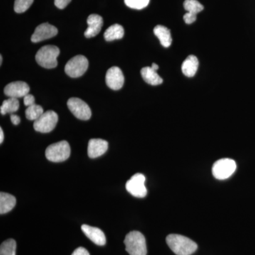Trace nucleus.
I'll return each instance as SVG.
<instances>
[{"label":"nucleus","mask_w":255,"mask_h":255,"mask_svg":"<svg viewBox=\"0 0 255 255\" xmlns=\"http://www.w3.org/2000/svg\"><path fill=\"white\" fill-rule=\"evenodd\" d=\"M169 248L177 255H191L197 250V244L191 239L177 234H170L166 238Z\"/></svg>","instance_id":"nucleus-1"},{"label":"nucleus","mask_w":255,"mask_h":255,"mask_svg":"<svg viewBox=\"0 0 255 255\" xmlns=\"http://www.w3.org/2000/svg\"><path fill=\"white\" fill-rule=\"evenodd\" d=\"M126 251L130 255H147L145 238L138 231L128 233L124 240Z\"/></svg>","instance_id":"nucleus-2"},{"label":"nucleus","mask_w":255,"mask_h":255,"mask_svg":"<svg viewBox=\"0 0 255 255\" xmlns=\"http://www.w3.org/2000/svg\"><path fill=\"white\" fill-rule=\"evenodd\" d=\"M60 53L59 48L53 45L42 47L36 55L37 63L46 69L56 68L58 65L57 58L59 56Z\"/></svg>","instance_id":"nucleus-3"},{"label":"nucleus","mask_w":255,"mask_h":255,"mask_svg":"<svg viewBox=\"0 0 255 255\" xmlns=\"http://www.w3.org/2000/svg\"><path fill=\"white\" fill-rule=\"evenodd\" d=\"M70 146L65 140L55 142L48 146L46 150V157L53 162H61L66 160L70 155Z\"/></svg>","instance_id":"nucleus-4"},{"label":"nucleus","mask_w":255,"mask_h":255,"mask_svg":"<svg viewBox=\"0 0 255 255\" xmlns=\"http://www.w3.org/2000/svg\"><path fill=\"white\" fill-rule=\"evenodd\" d=\"M237 165L232 159L223 158L216 161L212 167V173L216 179L224 180L233 175Z\"/></svg>","instance_id":"nucleus-5"},{"label":"nucleus","mask_w":255,"mask_h":255,"mask_svg":"<svg viewBox=\"0 0 255 255\" xmlns=\"http://www.w3.org/2000/svg\"><path fill=\"white\" fill-rule=\"evenodd\" d=\"M89 62L86 57L79 55L71 58L65 67V72L70 78L82 76L88 69Z\"/></svg>","instance_id":"nucleus-6"},{"label":"nucleus","mask_w":255,"mask_h":255,"mask_svg":"<svg viewBox=\"0 0 255 255\" xmlns=\"http://www.w3.org/2000/svg\"><path fill=\"white\" fill-rule=\"evenodd\" d=\"M58 122V114L53 111H47L39 119L35 121L33 128L37 132L47 133L55 128Z\"/></svg>","instance_id":"nucleus-7"},{"label":"nucleus","mask_w":255,"mask_h":255,"mask_svg":"<svg viewBox=\"0 0 255 255\" xmlns=\"http://www.w3.org/2000/svg\"><path fill=\"white\" fill-rule=\"evenodd\" d=\"M145 177L142 174H134L126 184V189L132 196L137 198H144L147 195Z\"/></svg>","instance_id":"nucleus-8"},{"label":"nucleus","mask_w":255,"mask_h":255,"mask_svg":"<svg viewBox=\"0 0 255 255\" xmlns=\"http://www.w3.org/2000/svg\"><path fill=\"white\" fill-rule=\"evenodd\" d=\"M68 109L76 118L80 120H89L92 117V111L90 107L83 100L79 98H70L68 101Z\"/></svg>","instance_id":"nucleus-9"},{"label":"nucleus","mask_w":255,"mask_h":255,"mask_svg":"<svg viewBox=\"0 0 255 255\" xmlns=\"http://www.w3.org/2000/svg\"><path fill=\"white\" fill-rule=\"evenodd\" d=\"M58 28L55 26L48 23H43L37 26L31 40L33 43H38L53 38L58 34Z\"/></svg>","instance_id":"nucleus-10"},{"label":"nucleus","mask_w":255,"mask_h":255,"mask_svg":"<svg viewBox=\"0 0 255 255\" xmlns=\"http://www.w3.org/2000/svg\"><path fill=\"white\" fill-rule=\"evenodd\" d=\"M106 83L113 90H119L123 87L124 74L119 67H112L109 69L106 75Z\"/></svg>","instance_id":"nucleus-11"},{"label":"nucleus","mask_w":255,"mask_h":255,"mask_svg":"<svg viewBox=\"0 0 255 255\" xmlns=\"http://www.w3.org/2000/svg\"><path fill=\"white\" fill-rule=\"evenodd\" d=\"M30 87L26 82L17 81L8 84L5 87L4 92L5 95L9 98H21L24 97L29 93Z\"/></svg>","instance_id":"nucleus-12"},{"label":"nucleus","mask_w":255,"mask_h":255,"mask_svg":"<svg viewBox=\"0 0 255 255\" xmlns=\"http://www.w3.org/2000/svg\"><path fill=\"white\" fill-rule=\"evenodd\" d=\"M109 143L107 140L102 139L94 138L89 141L88 152L90 158H97L105 153L108 150Z\"/></svg>","instance_id":"nucleus-13"},{"label":"nucleus","mask_w":255,"mask_h":255,"mask_svg":"<svg viewBox=\"0 0 255 255\" xmlns=\"http://www.w3.org/2000/svg\"><path fill=\"white\" fill-rule=\"evenodd\" d=\"M82 232L85 233L89 239L97 246H103L106 244L105 233L100 228L92 227L88 225H82Z\"/></svg>","instance_id":"nucleus-14"},{"label":"nucleus","mask_w":255,"mask_h":255,"mask_svg":"<svg viewBox=\"0 0 255 255\" xmlns=\"http://www.w3.org/2000/svg\"><path fill=\"white\" fill-rule=\"evenodd\" d=\"M87 27L85 32V36L87 38H92L100 33L104 21L102 16L98 14H91L87 18Z\"/></svg>","instance_id":"nucleus-15"},{"label":"nucleus","mask_w":255,"mask_h":255,"mask_svg":"<svg viewBox=\"0 0 255 255\" xmlns=\"http://www.w3.org/2000/svg\"><path fill=\"white\" fill-rule=\"evenodd\" d=\"M199 68V60L194 55H189L182 65V73L188 78H192L196 75Z\"/></svg>","instance_id":"nucleus-16"},{"label":"nucleus","mask_w":255,"mask_h":255,"mask_svg":"<svg viewBox=\"0 0 255 255\" xmlns=\"http://www.w3.org/2000/svg\"><path fill=\"white\" fill-rule=\"evenodd\" d=\"M154 33L158 38L161 45L164 48H168L172 42L170 30L162 25H157L154 28Z\"/></svg>","instance_id":"nucleus-17"},{"label":"nucleus","mask_w":255,"mask_h":255,"mask_svg":"<svg viewBox=\"0 0 255 255\" xmlns=\"http://www.w3.org/2000/svg\"><path fill=\"white\" fill-rule=\"evenodd\" d=\"M140 73L144 81L149 85L155 86V85H161L163 82V80L157 74V71L154 70L151 67H145L142 68Z\"/></svg>","instance_id":"nucleus-18"},{"label":"nucleus","mask_w":255,"mask_h":255,"mask_svg":"<svg viewBox=\"0 0 255 255\" xmlns=\"http://www.w3.org/2000/svg\"><path fill=\"white\" fill-rule=\"evenodd\" d=\"M16 198L7 193L0 194V214H5L14 209L16 205Z\"/></svg>","instance_id":"nucleus-19"},{"label":"nucleus","mask_w":255,"mask_h":255,"mask_svg":"<svg viewBox=\"0 0 255 255\" xmlns=\"http://www.w3.org/2000/svg\"><path fill=\"white\" fill-rule=\"evenodd\" d=\"M124 36V27L119 24H114L106 30L104 37L107 41L121 39Z\"/></svg>","instance_id":"nucleus-20"},{"label":"nucleus","mask_w":255,"mask_h":255,"mask_svg":"<svg viewBox=\"0 0 255 255\" xmlns=\"http://www.w3.org/2000/svg\"><path fill=\"white\" fill-rule=\"evenodd\" d=\"M19 109V102L18 99L9 98L3 102L2 105L0 107V112L2 115L6 114H12L17 112Z\"/></svg>","instance_id":"nucleus-21"},{"label":"nucleus","mask_w":255,"mask_h":255,"mask_svg":"<svg viewBox=\"0 0 255 255\" xmlns=\"http://www.w3.org/2000/svg\"><path fill=\"white\" fill-rule=\"evenodd\" d=\"M43 113L44 112H43V107L41 106L36 105V104L27 107L25 112L26 119L30 121H34V122L39 119Z\"/></svg>","instance_id":"nucleus-22"},{"label":"nucleus","mask_w":255,"mask_h":255,"mask_svg":"<svg viewBox=\"0 0 255 255\" xmlns=\"http://www.w3.org/2000/svg\"><path fill=\"white\" fill-rule=\"evenodd\" d=\"M16 243L13 239L3 242L0 246V255H16Z\"/></svg>","instance_id":"nucleus-23"},{"label":"nucleus","mask_w":255,"mask_h":255,"mask_svg":"<svg viewBox=\"0 0 255 255\" xmlns=\"http://www.w3.org/2000/svg\"><path fill=\"white\" fill-rule=\"evenodd\" d=\"M184 7L187 10V12L196 15L204 9V6L197 0H185Z\"/></svg>","instance_id":"nucleus-24"},{"label":"nucleus","mask_w":255,"mask_h":255,"mask_svg":"<svg viewBox=\"0 0 255 255\" xmlns=\"http://www.w3.org/2000/svg\"><path fill=\"white\" fill-rule=\"evenodd\" d=\"M34 0H15L14 11L18 14L25 12L29 9Z\"/></svg>","instance_id":"nucleus-25"},{"label":"nucleus","mask_w":255,"mask_h":255,"mask_svg":"<svg viewBox=\"0 0 255 255\" xmlns=\"http://www.w3.org/2000/svg\"><path fill=\"white\" fill-rule=\"evenodd\" d=\"M125 4L131 9H142L145 8L150 0H124Z\"/></svg>","instance_id":"nucleus-26"},{"label":"nucleus","mask_w":255,"mask_h":255,"mask_svg":"<svg viewBox=\"0 0 255 255\" xmlns=\"http://www.w3.org/2000/svg\"><path fill=\"white\" fill-rule=\"evenodd\" d=\"M71 1L72 0H55V5L58 9H63L71 2Z\"/></svg>","instance_id":"nucleus-27"},{"label":"nucleus","mask_w":255,"mask_h":255,"mask_svg":"<svg viewBox=\"0 0 255 255\" xmlns=\"http://www.w3.org/2000/svg\"><path fill=\"white\" fill-rule=\"evenodd\" d=\"M23 104L25 106L28 107L30 106L35 105V98L32 95L28 94L27 95L23 97Z\"/></svg>","instance_id":"nucleus-28"},{"label":"nucleus","mask_w":255,"mask_h":255,"mask_svg":"<svg viewBox=\"0 0 255 255\" xmlns=\"http://www.w3.org/2000/svg\"><path fill=\"white\" fill-rule=\"evenodd\" d=\"M184 20L187 24H191V23H194L196 21V15L187 12L184 15Z\"/></svg>","instance_id":"nucleus-29"},{"label":"nucleus","mask_w":255,"mask_h":255,"mask_svg":"<svg viewBox=\"0 0 255 255\" xmlns=\"http://www.w3.org/2000/svg\"><path fill=\"white\" fill-rule=\"evenodd\" d=\"M71 255H90V253L85 248L80 247V248H77Z\"/></svg>","instance_id":"nucleus-30"},{"label":"nucleus","mask_w":255,"mask_h":255,"mask_svg":"<svg viewBox=\"0 0 255 255\" xmlns=\"http://www.w3.org/2000/svg\"><path fill=\"white\" fill-rule=\"evenodd\" d=\"M11 122H12V124L14 125H18V124L21 122V119L18 116L16 115V114H11Z\"/></svg>","instance_id":"nucleus-31"},{"label":"nucleus","mask_w":255,"mask_h":255,"mask_svg":"<svg viewBox=\"0 0 255 255\" xmlns=\"http://www.w3.org/2000/svg\"><path fill=\"white\" fill-rule=\"evenodd\" d=\"M4 141V132H3L2 128H0V143H2Z\"/></svg>","instance_id":"nucleus-32"},{"label":"nucleus","mask_w":255,"mask_h":255,"mask_svg":"<svg viewBox=\"0 0 255 255\" xmlns=\"http://www.w3.org/2000/svg\"><path fill=\"white\" fill-rule=\"evenodd\" d=\"M151 68L153 69L154 70H155V71H157V70L159 69L158 65H157L156 63H152V66H151Z\"/></svg>","instance_id":"nucleus-33"},{"label":"nucleus","mask_w":255,"mask_h":255,"mask_svg":"<svg viewBox=\"0 0 255 255\" xmlns=\"http://www.w3.org/2000/svg\"><path fill=\"white\" fill-rule=\"evenodd\" d=\"M2 63V55H0V65H1Z\"/></svg>","instance_id":"nucleus-34"}]
</instances>
